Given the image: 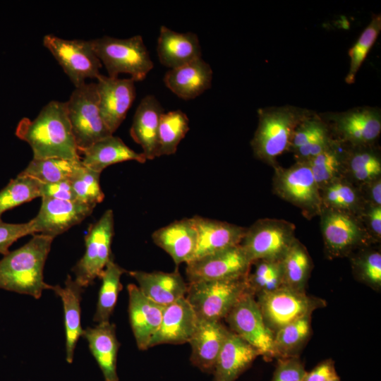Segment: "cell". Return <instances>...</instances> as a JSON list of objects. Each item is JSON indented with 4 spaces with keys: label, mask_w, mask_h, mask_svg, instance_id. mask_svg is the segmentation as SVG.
<instances>
[{
    "label": "cell",
    "mask_w": 381,
    "mask_h": 381,
    "mask_svg": "<svg viewBox=\"0 0 381 381\" xmlns=\"http://www.w3.org/2000/svg\"><path fill=\"white\" fill-rule=\"evenodd\" d=\"M328 138L332 137L327 124L320 114L313 111L296 128L291 140L290 151L306 144Z\"/></svg>",
    "instance_id": "obj_44"
},
{
    "label": "cell",
    "mask_w": 381,
    "mask_h": 381,
    "mask_svg": "<svg viewBox=\"0 0 381 381\" xmlns=\"http://www.w3.org/2000/svg\"><path fill=\"white\" fill-rule=\"evenodd\" d=\"M313 111L292 105L258 109V123L250 141L256 158L272 166H279L277 157L290 150L297 126Z\"/></svg>",
    "instance_id": "obj_3"
},
{
    "label": "cell",
    "mask_w": 381,
    "mask_h": 381,
    "mask_svg": "<svg viewBox=\"0 0 381 381\" xmlns=\"http://www.w3.org/2000/svg\"><path fill=\"white\" fill-rule=\"evenodd\" d=\"M42 42L75 87L86 83L88 78H97L100 74L102 64L90 40H66L54 35H46Z\"/></svg>",
    "instance_id": "obj_14"
},
{
    "label": "cell",
    "mask_w": 381,
    "mask_h": 381,
    "mask_svg": "<svg viewBox=\"0 0 381 381\" xmlns=\"http://www.w3.org/2000/svg\"><path fill=\"white\" fill-rule=\"evenodd\" d=\"M96 79L100 114L113 134L124 121L135 99V82L131 78H119L102 74Z\"/></svg>",
    "instance_id": "obj_17"
},
{
    "label": "cell",
    "mask_w": 381,
    "mask_h": 381,
    "mask_svg": "<svg viewBox=\"0 0 381 381\" xmlns=\"http://www.w3.org/2000/svg\"><path fill=\"white\" fill-rule=\"evenodd\" d=\"M325 251L329 258L349 257L373 243L360 218L322 208L320 214Z\"/></svg>",
    "instance_id": "obj_9"
},
{
    "label": "cell",
    "mask_w": 381,
    "mask_h": 381,
    "mask_svg": "<svg viewBox=\"0 0 381 381\" xmlns=\"http://www.w3.org/2000/svg\"><path fill=\"white\" fill-rule=\"evenodd\" d=\"M79 154L83 155L80 161L84 167L100 174L114 164L131 160L139 163L147 161L142 152L134 151L119 137L113 135L94 143Z\"/></svg>",
    "instance_id": "obj_30"
},
{
    "label": "cell",
    "mask_w": 381,
    "mask_h": 381,
    "mask_svg": "<svg viewBox=\"0 0 381 381\" xmlns=\"http://www.w3.org/2000/svg\"><path fill=\"white\" fill-rule=\"evenodd\" d=\"M380 31L381 15L373 14L368 25L349 50V68L345 78V82L347 84L354 83L358 70L377 39Z\"/></svg>",
    "instance_id": "obj_42"
},
{
    "label": "cell",
    "mask_w": 381,
    "mask_h": 381,
    "mask_svg": "<svg viewBox=\"0 0 381 381\" xmlns=\"http://www.w3.org/2000/svg\"><path fill=\"white\" fill-rule=\"evenodd\" d=\"M100 173L83 165L69 180L78 201L96 206L104 198L99 183Z\"/></svg>",
    "instance_id": "obj_43"
},
{
    "label": "cell",
    "mask_w": 381,
    "mask_h": 381,
    "mask_svg": "<svg viewBox=\"0 0 381 381\" xmlns=\"http://www.w3.org/2000/svg\"><path fill=\"white\" fill-rule=\"evenodd\" d=\"M229 331L221 321L199 320L188 341L191 347V363L203 373H212Z\"/></svg>",
    "instance_id": "obj_21"
},
{
    "label": "cell",
    "mask_w": 381,
    "mask_h": 381,
    "mask_svg": "<svg viewBox=\"0 0 381 381\" xmlns=\"http://www.w3.org/2000/svg\"><path fill=\"white\" fill-rule=\"evenodd\" d=\"M337 377L334 362L329 358L320 362L310 371H306L303 381H330Z\"/></svg>",
    "instance_id": "obj_50"
},
{
    "label": "cell",
    "mask_w": 381,
    "mask_h": 381,
    "mask_svg": "<svg viewBox=\"0 0 381 381\" xmlns=\"http://www.w3.org/2000/svg\"><path fill=\"white\" fill-rule=\"evenodd\" d=\"M34 235V230L31 221L26 223L12 224L3 222L0 219V254L7 255L10 246L27 235Z\"/></svg>",
    "instance_id": "obj_46"
},
{
    "label": "cell",
    "mask_w": 381,
    "mask_h": 381,
    "mask_svg": "<svg viewBox=\"0 0 381 381\" xmlns=\"http://www.w3.org/2000/svg\"><path fill=\"white\" fill-rule=\"evenodd\" d=\"M61 298L64 313L66 334V360L68 363L73 361L76 344L82 337L83 329L80 321V302L85 288L68 275L64 286L50 285L49 289Z\"/></svg>",
    "instance_id": "obj_29"
},
{
    "label": "cell",
    "mask_w": 381,
    "mask_h": 381,
    "mask_svg": "<svg viewBox=\"0 0 381 381\" xmlns=\"http://www.w3.org/2000/svg\"><path fill=\"white\" fill-rule=\"evenodd\" d=\"M90 42L109 77L127 73L135 82L142 81L154 67L141 35L126 39L103 36Z\"/></svg>",
    "instance_id": "obj_4"
},
{
    "label": "cell",
    "mask_w": 381,
    "mask_h": 381,
    "mask_svg": "<svg viewBox=\"0 0 381 381\" xmlns=\"http://www.w3.org/2000/svg\"><path fill=\"white\" fill-rule=\"evenodd\" d=\"M153 242L172 258L176 267L192 260L197 246V231L193 218H183L155 230Z\"/></svg>",
    "instance_id": "obj_22"
},
{
    "label": "cell",
    "mask_w": 381,
    "mask_h": 381,
    "mask_svg": "<svg viewBox=\"0 0 381 381\" xmlns=\"http://www.w3.org/2000/svg\"><path fill=\"white\" fill-rule=\"evenodd\" d=\"M293 223L279 219H258L246 228L240 243L252 262L259 260H282L296 238Z\"/></svg>",
    "instance_id": "obj_10"
},
{
    "label": "cell",
    "mask_w": 381,
    "mask_h": 381,
    "mask_svg": "<svg viewBox=\"0 0 381 381\" xmlns=\"http://www.w3.org/2000/svg\"><path fill=\"white\" fill-rule=\"evenodd\" d=\"M82 337L87 341L105 381H119L117 356L120 346L116 325L109 322L97 323L83 329Z\"/></svg>",
    "instance_id": "obj_27"
},
{
    "label": "cell",
    "mask_w": 381,
    "mask_h": 381,
    "mask_svg": "<svg viewBox=\"0 0 381 381\" xmlns=\"http://www.w3.org/2000/svg\"><path fill=\"white\" fill-rule=\"evenodd\" d=\"M251 262L241 245L192 260L186 264L189 283L246 277Z\"/></svg>",
    "instance_id": "obj_15"
},
{
    "label": "cell",
    "mask_w": 381,
    "mask_h": 381,
    "mask_svg": "<svg viewBox=\"0 0 381 381\" xmlns=\"http://www.w3.org/2000/svg\"><path fill=\"white\" fill-rule=\"evenodd\" d=\"M128 316L133 334L140 350H147L158 329L165 307L146 297L134 284L127 286Z\"/></svg>",
    "instance_id": "obj_19"
},
{
    "label": "cell",
    "mask_w": 381,
    "mask_h": 381,
    "mask_svg": "<svg viewBox=\"0 0 381 381\" xmlns=\"http://www.w3.org/2000/svg\"><path fill=\"white\" fill-rule=\"evenodd\" d=\"M189 119L181 109L164 112L158 129L157 157L175 154L189 131Z\"/></svg>",
    "instance_id": "obj_37"
},
{
    "label": "cell",
    "mask_w": 381,
    "mask_h": 381,
    "mask_svg": "<svg viewBox=\"0 0 381 381\" xmlns=\"http://www.w3.org/2000/svg\"><path fill=\"white\" fill-rule=\"evenodd\" d=\"M246 281L249 291L254 296L272 291L283 285L281 260H259L252 262Z\"/></svg>",
    "instance_id": "obj_41"
},
{
    "label": "cell",
    "mask_w": 381,
    "mask_h": 381,
    "mask_svg": "<svg viewBox=\"0 0 381 381\" xmlns=\"http://www.w3.org/2000/svg\"><path fill=\"white\" fill-rule=\"evenodd\" d=\"M164 112L161 103L153 95L144 97L135 109L130 135L140 145L147 160L157 157L158 129Z\"/></svg>",
    "instance_id": "obj_25"
},
{
    "label": "cell",
    "mask_w": 381,
    "mask_h": 381,
    "mask_svg": "<svg viewBox=\"0 0 381 381\" xmlns=\"http://www.w3.org/2000/svg\"><path fill=\"white\" fill-rule=\"evenodd\" d=\"M229 329L252 346L265 361L276 359L274 333L266 325L254 294L247 291L225 317Z\"/></svg>",
    "instance_id": "obj_13"
},
{
    "label": "cell",
    "mask_w": 381,
    "mask_h": 381,
    "mask_svg": "<svg viewBox=\"0 0 381 381\" xmlns=\"http://www.w3.org/2000/svg\"><path fill=\"white\" fill-rule=\"evenodd\" d=\"M332 138L321 139L301 146L292 150L296 162H309L324 150L333 142Z\"/></svg>",
    "instance_id": "obj_49"
},
{
    "label": "cell",
    "mask_w": 381,
    "mask_h": 381,
    "mask_svg": "<svg viewBox=\"0 0 381 381\" xmlns=\"http://www.w3.org/2000/svg\"><path fill=\"white\" fill-rule=\"evenodd\" d=\"M42 183L34 178L20 174L11 179L0 190V219L6 211L41 197Z\"/></svg>",
    "instance_id": "obj_40"
},
{
    "label": "cell",
    "mask_w": 381,
    "mask_h": 381,
    "mask_svg": "<svg viewBox=\"0 0 381 381\" xmlns=\"http://www.w3.org/2000/svg\"><path fill=\"white\" fill-rule=\"evenodd\" d=\"M360 219L373 242H380L381 238V206L367 205Z\"/></svg>",
    "instance_id": "obj_47"
},
{
    "label": "cell",
    "mask_w": 381,
    "mask_h": 381,
    "mask_svg": "<svg viewBox=\"0 0 381 381\" xmlns=\"http://www.w3.org/2000/svg\"><path fill=\"white\" fill-rule=\"evenodd\" d=\"M114 233V213L109 209L89 227L85 236V253L72 268L75 281L83 288L88 287L96 278H99L107 264L113 258Z\"/></svg>",
    "instance_id": "obj_11"
},
{
    "label": "cell",
    "mask_w": 381,
    "mask_h": 381,
    "mask_svg": "<svg viewBox=\"0 0 381 381\" xmlns=\"http://www.w3.org/2000/svg\"><path fill=\"white\" fill-rule=\"evenodd\" d=\"M281 263L283 285L296 291H306L313 266L306 246L296 238L286 252Z\"/></svg>",
    "instance_id": "obj_33"
},
{
    "label": "cell",
    "mask_w": 381,
    "mask_h": 381,
    "mask_svg": "<svg viewBox=\"0 0 381 381\" xmlns=\"http://www.w3.org/2000/svg\"><path fill=\"white\" fill-rule=\"evenodd\" d=\"M343 162L342 176L358 188L381 177L380 152L375 145L344 144Z\"/></svg>",
    "instance_id": "obj_31"
},
{
    "label": "cell",
    "mask_w": 381,
    "mask_h": 381,
    "mask_svg": "<svg viewBox=\"0 0 381 381\" xmlns=\"http://www.w3.org/2000/svg\"><path fill=\"white\" fill-rule=\"evenodd\" d=\"M320 116L327 124L332 138L346 145H375L381 133V111L377 107H359Z\"/></svg>",
    "instance_id": "obj_12"
},
{
    "label": "cell",
    "mask_w": 381,
    "mask_h": 381,
    "mask_svg": "<svg viewBox=\"0 0 381 381\" xmlns=\"http://www.w3.org/2000/svg\"><path fill=\"white\" fill-rule=\"evenodd\" d=\"M246 277L188 283L186 298L199 320L221 321L249 291Z\"/></svg>",
    "instance_id": "obj_6"
},
{
    "label": "cell",
    "mask_w": 381,
    "mask_h": 381,
    "mask_svg": "<svg viewBox=\"0 0 381 381\" xmlns=\"http://www.w3.org/2000/svg\"><path fill=\"white\" fill-rule=\"evenodd\" d=\"M312 334L311 315L294 321L274 333L276 359L299 356Z\"/></svg>",
    "instance_id": "obj_35"
},
{
    "label": "cell",
    "mask_w": 381,
    "mask_h": 381,
    "mask_svg": "<svg viewBox=\"0 0 381 381\" xmlns=\"http://www.w3.org/2000/svg\"><path fill=\"white\" fill-rule=\"evenodd\" d=\"M127 271L116 263L113 258L107 264L100 279L96 310L93 321L97 323L109 322L116 306L119 294L122 289L121 277Z\"/></svg>",
    "instance_id": "obj_34"
},
{
    "label": "cell",
    "mask_w": 381,
    "mask_h": 381,
    "mask_svg": "<svg viewBox=\"0 0 381 381\" xmlns=\"http://www.w3.org/2000/svg\"><path fill=\"white\" fill-rule=\"evenodd\" d=\"M213 71L202 58L178 68L169 69L164 75L166 87L178 97L193 99L212 86Z\"/></svg>",
    "instance_id": "obj_23"
},
{
    "label": "cell",
    "mask_w": 381,
    "mask_h": 381,
    "mask_svg": "<svg viewBox=\"0 0 381 381\" xmlns=\"http://www.w3.org/2000/svg\"><path fill=\"white\" fill-rule=\"evenodd\" d=\"M263 320L274 333L282 327L326 306L325 300L284 285L255 296Z\"/></svg>",
    "instance_id": "obj_8"
},
{
    "label": "cell",
    "mask_w": 381,
    "mask_h": 381,
    "mask_svg": "<svg viewBox=\"0 0 381 381\" xmlns=\"http://www.w3.org/2000/svg\"><path fill=\"white\" fill-rule=\"evenodd\" d=\"M271 381H303L306 370L299 356L278 358Z\"/></svg>",
    "instance_id": "obj_45"
},
{
    "label": "cell",
    "mask_w": 381,
    "mask_h": 381,
    "mask_svg": "<svg viewBox=\"0 0 381 381\" xmlns=\"http://www.w3.org/2000/svg\"><path fill=\"white\" fill-rule=\"evenodd\" d=\"M366 246L353 252L350 257L355 278L376 291L381 289V253Z\"/></svg>",
    "instance_id": "obj_39"
},
{
    "label": "cell",
    "mask_w": 381,
    "mask_h": 381,
    "mask_svg": "<svg viewBox=\"0 0 381 381\" xmlns=\"http://www.w3.org/2000/svg\"><path fill=\"white\" fill-rule=\"evenodd\" d=\"M367 205L381 206V177L358 188Z\"/></svg>",
    "instance_id": "obj_51"
},
{
    "label": "cell",
    "mask_w": 381,
    "mask_h": 381,
    "mask_svg": "<svg viewBox=\"0 0 381 381\" xmlns=\"http://www.w3.org/2000/svg\"><path fill=\"white\" fill-rule=\"evenodd\" d=\"M156 50L160 64L169 69L202 58L201 46L195 33L178 32L164 25L159 28Z\"/></svg>",
    "instance_id": "obj_24"
},
{
    "label": "cell",
    "mask_w": 381,
    "mask_h": 381,
    "mask_svg": "<svg viewBox=\"0 0 381 381\" xmlns=\"http://www.w3.org/2000/svg\"><path fill=\"white\" fill-rule=\"evenodd\" d=\"M198 318L186 297L166 306L161 324L150 343V348L164 344L188 343L198 323Z\"/></svg>",
    "instance_id": "obj_20"
},
{
    "label": "cell",
    "mask_w": 381,
    "mask_h": 381,
    "mask_svg": "<svg viewBox=\"0 0 381 381\" xmlns=\"http://www.w3.org/2000/svg\"><path fill=\"white\" fill-rule=\"evenodd\" d=\"M95 206L78 200L42 197L37 214L30 221L35 234L59 236L88 217Z\"/></svg>",
    "instance_id": "obj_16"
},
{
    "label": "cell",
    "mask_w": 381,
    "mask_h": 381,
    "mask_svg": "<svg viewBox=\"0 0 381 381\" xmlns=\"http://www.w3.org/2000/svg\"><path fill=\"white\" fill-rule=\"evenodd\" d=\"M53 237L40 234L0 260V289L38 299L50 284L44 281V267Z\"/></svg>",
    "instance_id": "obj_2"
},
{
    "label": "cell",
    "mask_w": 381,
    "mask_h": 381,
    "mask_svg": "<svg viewBox=\"0 0 381 381\" xmlns=\"http://www.w3.org/2000/svg\"><path fill=\"white\" fill-rule=\"evenodd\" d=\"M330 381H341V380H340V378H339V377L335 378V379H334V380H330Z\"/></svg>",
    "instance_id": "obj_52"
},
{
    "label": "cell",
    "mask_w": 381,
    "mask_h": 381,
    "mask_svg": "<svg viewBox=\"0 0 381 381\" xmlns=\"http://www.w3.org/2000/svg\"><path fill=\"white\" fill-rule=\"evenodd\" d=\"M259 356L252 346L229 331L212 373L213 381H236Z\"/></svg>",
    "instance_id": "obj_28"
},
{
    "label": "cell",
    "mask_w": 381,
    "mask_h": 381,
    "mask_svg": "<svg viewBox=\"0 0 381 381\" xmlns=\"http://www.w3.org/2000/svg\"><path fill=\"white\" fill-rule=\"evenodd\" d=\"M80 159L52 157L32 159L20 174L34 178L42 183L70 180L82 167Z\"/></svg>",
    "instance_id": "obj_36"
},
{
    "label": "cell",
    "mask_w": 381,
    "mask_h": 381,
    "mask_svg": "<svg viewBox=\"0 0 381 381\" xmlns=\"http://www.w3.org/2000/svg\"><path fill=\"white\" fill-rule=\"evenodd\" d=\"M16 135L29 144L33 159H80L66 102L50 101L34 119L23 118L17 125Z\"/></svg>",
    "instance_id": "obj_1"
},
{
    "label": "cell",
    "mask_w": 381,
    "mask_h": 381,
    "mask_svg": "<svg viewBox=\"0 0 381 381\" xmlns=\"http://www.w3.org/2000/svg\"><path fill=\"white\" fill-rule=\"evenodd\" d=\"M134 278L140 291L149 299L166 307L186 297L188 284L176 269L171 272L155 271L127 272Z\"/></svg>",
    "instance_id": "obj_26"
},
{
    "label": "cell",
    "mask_w": 381,
    "mask_h": 381,
    "mask_svg": "<svg viewBox=\"0 0 381 381\" xmlns=\"http://www.w3.org/2000/svg\"><path fill=\"white\" fill-rule=\"evenodd\" d=\"M320 193L322 208L360 218L367 206L360 189L344 176L333 180L320 189Z\"/></svg>",
    "instance_id": "obj_32"
},
{
    "label": "cell",
    "mask_w": 381,
    "mask_h": 381,
    "mask_svg": "<svg viewBox=\"0 0 381 381\" xmlns=\"http://www.w3.org/2000/svg\"><path fill=\"white\" fill-rule=\"evenodd\" d=\"M192 218L197 231V246L192 260L240 245L246 231L245 227L226 222L199 215Z\"/></svg>",
    "instance_id": "obj_18"
},
{
    "label": "cell",
    "mask_w": 381,
    "mask_h": 381,
    "mask_svg": "<svg viewBox=\"0 0 381 381\" xmlns=\"http://www.w3.org/2000/svg\"><path fill=\"white\" fill-rule=\"evenodd\" d=\"M344 150V144L334 139L325 150L308 162L320 190L342 176Z\"/></svg>",
    "instance_id": "obj_38"
},
{
    "label": "cell",
    "mask_w": 381,
    "mask_h": 381,
    "mask_svg": "<svg viewBox=\"0 0 381 381\" xmlns=\"http://www.w3.org/2000/svg\"><path fill=\"white\" fill-rule=\"evenodd\" d=\"M66 103L78 152L113 135L100 114L96 83H85L75 87Z\"/></svg>",
    "instance_id": "obj_5"
},
{
    "label": "cell",
    "mask_w": 381,
    "mask_h": 381,
    "mask_svg": "<svg viewBox=\"0 0 381 381\" xmlns=\"http://www.w3.org/2000/svg\"><path fill=\"white\" fill-rule=\"evenodd\" d=\"M42 197L64 200H76L69 180L42 183L41 198Z\"/></svg>",
    "instance_id": "obj_48"
},
{
    "label": "cell",
    "mask_w": 381,
    "mask_h": 381,
    "mask_svg": "<svg viewBox=\"0 0 381 381\" xmlns=\"http://www.w3.org/2000/svg\"><path fill=\"white\" fill-rule=\"evenodd\" d=\"M274 169V193L299 208L306 218L320 216L322 210L320 193L309 163L296 162L289 168L279 165Z\"/></svg>",
    "instance_id": "obj_7"
}]
</instances>
